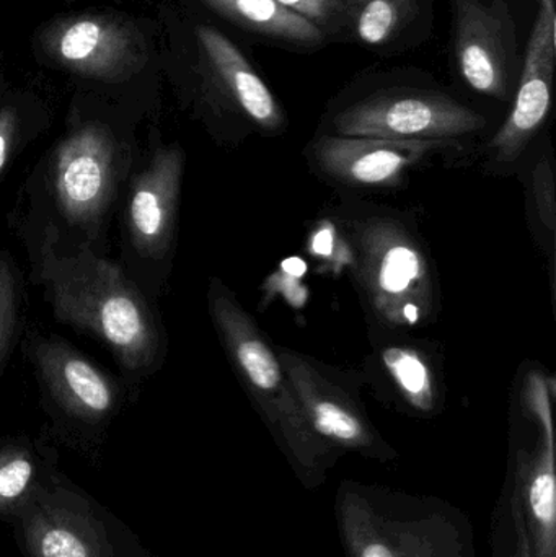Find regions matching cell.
Masks as SVG:
<instances>
[{
	"instance_id": "6da1fadb",
	"label": "cell",
	"mask_w": 556,
	"mask_h": 557,
	"mask_svg": "<svg viewBox=\"0 0 556 557\" xmlns=\"http://www.w3.org/2000/svg\"><path fill=\"white\" fill-rule=\"evenodd\" d=\"M136 160L133 143L111 124H75L33 169L10 214L26 250L48 245L108 257L111 221Z\"/></svg>"
},
{
	"instance_id": "7a4b0ae2",
	"label": "cell",
	"mask_w": 556,
	"mask_h": 557,
	"mask_svg": "<svg viewBox=\"0 0 556 557\" xmlns=\"http://www.w3.org/2000/svg\"><path fill=\"white\" fill-rule=\"evenodd\" d=\"M32 282L45 290L55 321L110 350L121 375L139 386L159 372L169 337L157 310L123 264L88 248L28 251Z\"/></svg>"
},
{
	"instance_id": "3957f363",
	"label": "cell",
	"mask_w": 556,
	"mask_h": 557,
	"mask_svg": "<svg viewBox=\"0 0 556 557\" xmlns=\"http://www.w3.org/2000/svg\"><path fill=\"white\" fill-rule=\"evenodd\" d=\"M208 304L222 347L242 385L258 406L300 483L306 490H316L325 483L338 454L317 437L276 349L231 288L219 278L209 282Z\"/></svg>"
},
{
	"instance_id": "277c9868",
	"label": "cell",
	"mask_w": 556,
	"mask_h": 557,
	"mask_svg": "<svg viewBox=\"0 0 556 557\" xmlns=\"http://www.w3.org/2000/svg\"><path fill=\"white\" fill-rule=\"evenodd\" d=\"M335 516L346 557H473L469 523L434 497L346 480Z\"/></svg>"
},
{
	"instance_id": "5b68a950",
	"label": "cell",
	"mask_w": 556,
	"mask_h": 557,
	"mask_svg": "<svg viewBox=\"0 0 556 557\" xmlns=\"http://www.w3.org/2000/svg\"><path fill=\"white\" fill-rule=\"evenodd\" d=\"M26 356L38 382L49 434L55 444L95 463L114 419L133 401L136 386L101 369L58 334H33Z\"/></svg>"
},
{
	"instance_id": "8992f818",
	"label": "cell",
	"mask_w": 556,
	"mask_h": 557,
	"mask_svg": "<svg viewBox=\"0 0 556 557\" xmlns=\"http://www.w3.org/2000/svg\"><path fill=\"white\" fill-rule=\"evenodd\" d=\"M183 172L182 147L156 140L146 156L137 157L121 201V264L152 301L175 253Z\"/></svg>"
},
{
	"instance_id": "52a82bcc",
	"label": "cell",
	"mask_w": 556,
	"mask_h": 557,
	"mask_svg": "<svg viewBox=\"0 0 556 557\" xmlns=\"http://www.w3.org/2000/svg\"><path fill=\"white\" fill-rule=\"evenodd\" d=\"M10 527L23 557H152L120 517L64 473Z\"/></svg>"
},
{
	"instance_id": "ba28073f",
	"label": "cell",
	"mask_w": 556,
	"mask_h": 557,
	"mask_svg": "<svg viewBox=\"0 0 556 557\" xmlns=\"http://www.w3.org/2000/svg\"><path fill=\"white\" fill-rule=\"evenodd\" d=\"M353 267L374 310L392 327L424 323L436 285L420 242L395 219L369 218L351 228Z\"/></svg>"
},
{
	"instance_id": "9c48e42d",
	"label": "cell",
	"mask_w": 556,
	"mask_h": 557,
	"mask_svg": "<svg viewBox=\"0 0 556 557\" xmlns=\"http://www.w3.org/2000/svg\"><path fill=\"white\" fill-rule=\"evenodd\" d=\"M485 117L443 94L394 90L371 95L336 114L338 136L450 143L485 127Z\"/></svg>"
},
{
	"instance_id": "30bf717a",
	"label": "cell",
	"mask_w": 556,
	"mask_h": 557,
	"mask_svg": "<svg viewBox=\"0 0 556 557\" xmlns=\"http://www.w3.org/2000/svg\"><path fill=\"white\" fill-rule=\"evenodd\" d=\"M281 366L296 392L304 416L320 441L339 451L387 463L398 457L379 434L358 399L330 379L319 363L302 354L277 347Z\"/></svg>"
},
{
	"instance_id": "8fae6325",
	"label": "cell",
	"mask_w": 556,
	"mask_h": 557,
	"mask_svg": "<svg viewBox=\"0 0 556 557\" xmlns=\"http://www.w3.org/2000/svg\"><path fill=\"white\" fill-rule=\"evenodd\" d=\"M41 42L62 67L107 84L131 81L149 62L146 36L121 16H69L52 23Z\"/></svg>"
},
{
	"instance_id": "7c38bea8",
	"label": "cell",
	"mask_w": 556,
	"mask_h": 557,
	"mask_svg": "<svg viewBox=\"0 0 556 557\" xmlns=\"http://www.w3.org/2000/svg\"><path fill=\"white\" fill-rule=\"evenodd\" d=\"M554 396V379H547L542 372L529 373L522 388V403L538 428V442L531 451L519 454L515 490L534 557H556Z\"/></svg>"
},
{
	"instance_id": "4fadbf2b",
	"label": "cell",
	"mask_w": 556,
	"mask_h": 557,
	"mask_svg": "<svg viewBox=\"0 0 556 557\" xmlns=\"http://www.w3.org/2000/svg\"><path fill=\"white\" fill-rule=\"evenodd\" d=\"M516 38L508 3L454 0V58L473 90L496 100L511 98L518 71Z\"/></svg>"
},
{
	"instance_id": "5bb4252c",
	"label": "cell",
	"mask_w": 556,
	"mask_h": 557,
	"mask_svg": "<svg viewBox=\"0 0 556 557\" xmlns=\"http://www.w3.org/2000/svg\"><path fill=\"white\" fill-rule=\"evenodd\" d=\"M538 18L526 48L515 107L490 144L496 162L505 165L522 156L551 113L556 64V9L555 0H538Z\"/></svg>"
},
{
	"instance_id": "9a60e30c",
	"label": "cell",
	"mask_w": 556,
	"mask_h": 557,
	"mask_svg": "<svg viewBox=\"0 0 556 557\" xmlns=\"http://www.w3.org/2000/svg\"><path fill=\"white\" fill-rule=\"evenodd\" d=\"M449 143H417L375 137L325 136L313 144V160L336 182L365 188L397 185L405 172Z\"/></svg>"
},
{
	"instance_id": "2e32d148",
	"label": "cell",
	"mask_w": 556,
	"mask_h": 557,
	"mask_svg": "<svg viewBox=\"0 0 556 557\" xmlns=\"http://www.w3.org/2000/svg\"><path fill=\"white\" fill-rule=\"evenodd\" d=\"M202 54L211 67L219 90L232 108L264 133L286 127V113L244 52L219 29H196Z\"/></svg>"
},
{
	"instance_id": "e0dca14e",
	"label": "cell",
	"mask_w": 556,
	"mask_h": 557,
	"mask_svg": "<svg viewBox=\"0 0 556 557\" xmlns=\"http://www.w3.org/2000/svg\"><path fill=\"white\" fill-rule=\"evenodd\" d=\"M59 473V448L48 429L0 438V522L12 525Z\"/></svg>"
},
{
	"instance_id": "ac0fdd59",
	"label": "cell",
	"mask_w": 556,
	"mask_h": 557,
	"mask_svg": "<svg viewBox=\"0 0 556 557\" xmlns=\"http://www.w3.org/2000/svg\"><path fill=\"white\" fill-rule=\"evenodd\" d=\"M209 9L242 28L291 45H320L322 28L276 0H202Z\"/></svg>"
},
{
	"instance_id": "d6986e66",
	"label": "cell",
	"mask_w": 556,
	"mask_h": 557,
	"mask_svg": "<svg viewBox=\"0 0 556 557\" xmlns=\"http://www.w3.org/2000/svg\"><path fill=\"white\" fill-rule=\"evenodd\" d=\"M382 363L398 395L413 411L433 414L440 406L436 375L427 357L413 347L394 346L382 350Z\"/></svg>"
},
{
	"instance_id": "ffe728a7",
	"label": "cell",
	"mask_w": 556,
	"mask_h": 557,
	"mask_svg": "<svg viewBox=\"0 0 556 557\" xmlns=\"http://www.w3.org/2000/svg\"><path fill=\"white\" fill-rule=\"evenodd\" d=\"M351 12L359 41L382 46L415 18L418 0H353Z\"/></svg>"
},
{
	"instance_id": "44dd1931",
	"label": "cell",
	"mask_w": 556,
	"mask_h": 557,
	"mask_svg": "<svg viewBox=\"0 0 556 557\" xmlns=\"http://www.w3.org/2000/svg\"><path fill=\"white\" fill-rule=\"evenodd\" d=\"M22 274L12 258L0 253V372L15 346L22 313Z\"/></svg>"
},
{
	"instance_id": "7402d4cb",
	"label": "cell",
	"mask_w": 556,
	"mask_h": 557,
	"mask_svg": "<svg viewBox=\"0 0 556 557\" xmlns=\"http://www.w3.org/2000/svg\"><path fill=\"white\" fill-rule=\"evenodd\" d=\"M532 188H534L535 211L539 222L548 235L551 247L554 248L556 225L555 209V178L554 170L547 160H542L532 172Z\"/></svg>"
},
{
	"instance_id": "603a6c76",
	"label": "cell",
	"mask_w": 556,
	"mask_h": 557,
	"mask_svg": "<svg viewBox=\"0 0 556 557\" xmlns=\"http://www.w3.org/2000/svg\"><path fill=\"white\" fill-rule=\"evenodd\" d=\"M23 140L25 133L18 108L13 104L0 107V178L22 149Z\"/></svg>"
},
{
	"instance_id": "cb8c5ba5",
	"label": "cell",
	"mask_w": 556,
	"mask_h": 557,
	"mask_svg": "<svg viewBox=\"0 0 556 557\" xmlns=\"http://www.w3.org/2000/svg\"><path fill=\"white\" fill-rule=\"evenodd\" d=\"M276 2L294 10L317 26L332 22L343 10L342 0H276Z\"/></svg>"
},
{
	"instance_id": "d4e9b609",
	"label": "cell",
	"mask_w": 556,
	"mask_h": 557,
	"mask_svg": "<svg viewBox=\"0 0 556 557\" xmlns=\"http://www.w3.org/2000/svg\"><path fill=\"white\" fill-rule=\"evenodd\" d=\"M509 506H511V519L516 536L515 556L512 557H534L532 556L528 530H526L524 517H522L521 504H519L518 493H516L515 487H512Z\"/></svg>"
},
{
	"instance_id": "484cf974",
	"label": "cell",
	"mask_w": 556,
	"mask_h": 557,
	"mask_svg": "<svg viewBox=\"0 0 556 557\" xmlns=\"http://www.w3.org/2000/svg\"><path fill=\"white\" fill-rule=\"evenodd\" d=\"M496 3H508V0H493Z\"/></svg>"
}]
</instances>
